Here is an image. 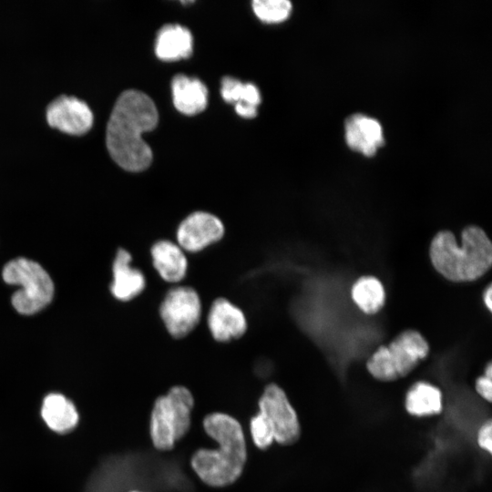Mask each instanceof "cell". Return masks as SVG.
<instances>
[{
    "label": "cell",
    "instance_id": "7",
    "mask_svg": "<svg viewBox=\"0 0 492 492\" xmlns=\"http://www.w3.org/2000/svg\"><path fill=\"white\" fill-rule=\"evenodd\" d=\"M159 315L172 337H185L200 320L201 302L198 292L189 286L171 288L160 303Z\"/></svg>",
    "mask_w": 492,
    "mask_h": 492
},
{
    "label": "cell",
    "instance_id": "16",
    "mask_svg": "<svg viewBox=\"0 0 492 492\" xmlns=\"http://www.w3.org/2000/svg\"><path fill=\"white\" fill-rule=\"evenodd\" d=\"M192 35L179 25H166L158 33L155 44L157 56L164 61L189 57L192 53Z\"/></svg>",
    "mask_w": 492,
    "mask_h": 492
},
{
    "label": "cell",
    "instance_id": "26",
    "mask_svg": "<svg viewBox=\"0 0 492 492\" xmlns=\"http://www.w3.org/2000/svg\"><path fill=\"white\" fill-rule=\"evenodd\" d=\"M131 492H139V491H131Z\"/></svg>",
    "mask_w": 492,
    "mask_h": 492
},
{
    "label": "cell",
    "instance_id": "24",
    "mask_svg": "<svg viewBox=\"0 0 492 492\" xmlns=\"http://www.w3.org/2000/svg\"><path fill=\"white\" fill-rule=\"evenodd\" d=\"M478 446L487 454L492 453V420L488 418L478 428L477 434Z\"/></svg>",
    "mask_w": 492,
    "mask_h": 492
},
{
    "label": "cell",
    "instance_id": "6",
    "mask_svg": "<svg viewBox=\"0 0 492 492\" xmlns=\"http://www.w3.org/2000/svg\"><path fill=\"white\" fill-rule=\"evenodd\" d=\"M6 283L19 285L21 289L12 296L14 308L22 314H34L52 300L54 284L45 269L26 258H16L3 269Z\"/></svg>",
    "mask_w": 492,
    "mask_h": 492
},
{
    "label": "cell",
    "instance_id": "8",
    "mask_svg": "<svg viewBox=\"0 0 492 492\" xmlns=\"http://www.w3.org/2000/svg\"><path fill=\"white\" fill-rule=\"evenodd\" d=\"M260 412L272 428L274 440L282 445L295 443L301 435L297 414L284 391L275 384L264 389L259 400Z\"/></svg>",
    "mask_w": 492,
    "mask_h": 492
},
{
    "label": "cell",
    "instance_id": "25",
    "mask_svg": "<svg viewBox=\"0 0 492 492\" xmlns=\"http://www.w3.org/2000/svg\"><path fill=\"white\" fill-rule=\"evenodd\" d=\"M483 300L486 304V307L489 310V312L492 311V286L491 283L488 284V286L486 288L484 294H483Z\"/></svg>",
    "mask_w": 492,
    "mask_h": 492
},
{
    "label": "cell",
    "instance_id": "21",
    "mask_svg": "<svg viewBox=\"0 0 492 492\" xmlns=\"http://www.w3.org/2000/svg\"><path fill=\"white\" fill-rule=\"evenodd\" d=\"M252 8L261 21L279 23L288 18L292 5L287 0H255Z\"/></svg>",
    "mask_w": 492,
    "mask_h": 492
},
{
    "label": "cell",
    "instance_id": "14",
    "mask_svg": "<svg viewBox=\"0 0 492 492\" xmlns=\"http://www.w3.org/2000/svg\"><path fill=\"white\" fill-rule=\"evenodd\" d=\"M150 253L153 266L164 281L176 283L184 279L188 261L177 243L169 240L158 241L151 246Z\"/></svg>",
    "mask_w": 492,
    "mask_h": 492
},
{
    "label": "cell",
    "instance_id": "3",
    "mask_svg": "<svg viewBox=\"0 0 492 492\" xmlns=\"http://www.w3.org/2000/svg\"><path fill=\"white\" fill-rule=\"evenodd\" d=\"M429 257L443 277L453 282H473L492 265V243L479 226L468 225L461 232L458 245L450 231H438L431 241Z\"/></svg>",
    "mask_w": 492,
    "mask_h": 492
},
{
    "label": "cell",
    "instance_id": "12",
    "mask_svg": "<svg viewBox=\"0 0 492 492\" xmlns=\"http://www.w3.org/2000/svg\"><path fill=\"white\" fill-rule=\"evenodd\" d=\"M345 140L348 146L370 157L384 144L380 123L363 114H354L345 121Z\"/></svg>",
    "mask_w": 492,
    "mask_h": 492
},
{
    "label": "cell",
    "instance_id": "20",
    "mask_svg": "<svg viewBox=\"0 0 492 492\" xmlns=\"http://www.w3.org/2000/svg\"><path fill=\"white\" fill-rule=\"evenodd\" d=\"M352 298L366 314H374L384 306L385 292L382 282L374 276L360 277L352 287Z\"/></svg>",
    "mask_w": 492,
    "mask_h": 492
},
{
    "label": "cell",
    "instance_id": "15",
    "mask_svg": "<svg viewBox=\"0 0 492 492\" xmlns=\"http://www.w3.org/2000/svg\"><path fill=\"white\" fill-rule=\"evenodd\" d=\"M175 108L185 115H195L205 109L208 91L198 78L178 74L171 83Z\"/></svg>",
    "mask_w": 492,
    "mask_h": 492
},
{
    "label": "cell",
    "instance_id": "2",
    "mask_svg": "<svg viewBox=\"0 0 492 492\" xmlns=\"http://www.w3.org/2000/svg\"><path fill=\"white\" fill-rule=\"evenodd\" d=\"M203 426L217 442L218 447L195 452L191 466L198 477L210 486L230 485L241 476L246 461L241 426L236 419L221 413L207 415Z\"/></svg>",
    "mask_w": 492,
    "mask_h": 492
},
{
    "label": "cell",
    "instance_id": "1",
    "mask_svg": "<svg viewBox=\"0 0 492 492\" xmlns=\"http://www.w3.org/2000/svg\"><path fill=\"white\" fill-rule=\"evenodd\" d=\"M152 99L136 89H127L117 98L106 128V145L113 160L122 169L138 172L152 161V151L142 134L158 124Z\"/></svg>",
    "mask_w": 492,
    "mask_h": 492
},
{
    "label": "cell",
    "instance_id": "13",
    "mask_svg": "<svg viewBox=\"0 0 492 492\" xmlns=\"http://www.w3.org/2000/svg\"><path fill=\"white\" fill-rule=\"evenodd\" d=\"M131 255L124 249H118L113 262V282L110 291L115 298L129 301L140 294L146 280L142 272L130 265Z\"/></svg>",
    "mask_w": 492,
    "mask_h": 492
},
{
    "label": "cell",
    "instance_id": "9",
    "mask_svg": "<svg viewBox=\"0 0 492 492\" xmlns=\"http://www.w3.org/2000/svg\"><path fill=\"white\" fill-rule=\"evenodd\" d=\"M224 225L215 215L195 211L179 225L176 237L178 245L190 252H198L219 241L224 235Z\"/></svg>",
    "mask_w": 492,
    "mask_h": 492
},
{
    "label": "cell",
    "instance_id": "22",
    "mask_svg": "<svg viewBox=\"0 0 492 492\" xmlns=\"http://www.w3.org/2000/svg\"><path fill=\"white\" fill-rule=\"evenodd\" d=\"M251 433L254 444L261 449L271 446L274 440L272 428L261 413L251 418Z\"/></svg>",
    "mask_w": 492,
    "mask_h": 492
},
{
    "label": "cell",
    "instance_id": "19",
    "mask_svg": "<svg viewBox=\"0 0 492 492\" xmlns=\"http://www.w3.org/2000/svg\"><path fill=\"white\" fill-rule=\"evenodd\" d=\"M221 97L228 103L235 105V110L242 118H254L261 103L260 91L251 83H242L231 77L221 80Z\"/></svg>",
    "mask_w": 492,
    "mask_h": 492
},
{
    "label": "cell",
    "instance_id": "5",
    "mask_svg": "<svg viewBox=\"0 0 492 492\" xmlns=\"http://www.w3.org/2000/svg\"><path fill=\"white\" fill-rule=\"evenodd\" d=\"M193 397L184 386H174L154 404L150 417V436L154 446L169 450L189 430Z\"/></svg>",
    "mask_w": 492,
    "mask_h": 492
},
{
    "label": "cell",
    "instance_id": "10",
    "mask_svg": "<svg viewBox=\"0 0 492 492\" xmlns=\"http://www.w3.org/2000/svg\"><path fill=\"white\" fill-rule=\"evenodd\" d=\"M49 126L72 135L88 131L93 124V112L87 102L75 97L60 95L46 107Z\"/></svg>",
    "mask_w": 492,
    "mask_h": 492
},
{
    "label": "cell",
    "instance_id": "17",
    "mask_svg": "<svg viewBox=\"0 0 492 492\" xmlns=\"http://www.w3.org/2000/svg\"><path fill=\"white\" fill-rule=\"evenodd\" d=\"M443 394L437 386L425 381L414 383L405 397V408L414 416L439 415L443 410Z\"/></svg>",
    "mask_w": 492,
    "mask_h": 492
},
{
    "label": "cell",
    "instance_id": "11",
    "mask_svg": "<svg viewBox=\"0 0 492 492\" xmlns=\"http://www.w3.org/2000/svg\"><path fill=\"white\" fill-rule=\"evenodd\" d=\"M207 323L212 337L220 343L238 339L247 330L244 313L226 298H218L212 302Z\"/></svg>",
    "mask_w": 492,
    "mask_h": 492
},
{
    "label": "cell",
    "instance_id": "4",
    "mask_svg": "<svg viewBox=\"0 0 492 492\" xmlns=\"http://www.w3.org/2000/svg\"><path fill=\"white\" fill-rule=\"evenodd\" d=\"M430 346L416 330L398 333L387 345L379 346L366 362L369 374L381 382L408 375L429 354Z\"/></svg>",
    "mask_w": 492,
    "mask_h": 492
},
{
    "label": "cell",
    "instance_id": "23",
    "mask_svg": "<svg viewBox=\"0 0 492 492\" xmlns=\"http://www.w3.org/2000/svg\"><path fill=\"white\" fill-rule=\"evenodd\" d=\"M485 373L475 381V390L487 403L492 401V364L488 362Z\"/></svg>",
    "mask_w": 492,
    "mask_h": 492
},
{
    "label": "cell",
    "instance_id": "18",
    "mask_svg": "<svg viewBox=\"0 0 492 492\" xmlns=\"http://www.w3.org/2000/svg\"><path fill=\"white\" fill-rule=\"evenodd\" d=\"M41 415L51 430L61 434L72 430L78 422L74 404L57 393L49 394L44 398Z\"/></svg>",
    "mask_w": 492,
    "mask_h": 492
}]
</instances>
